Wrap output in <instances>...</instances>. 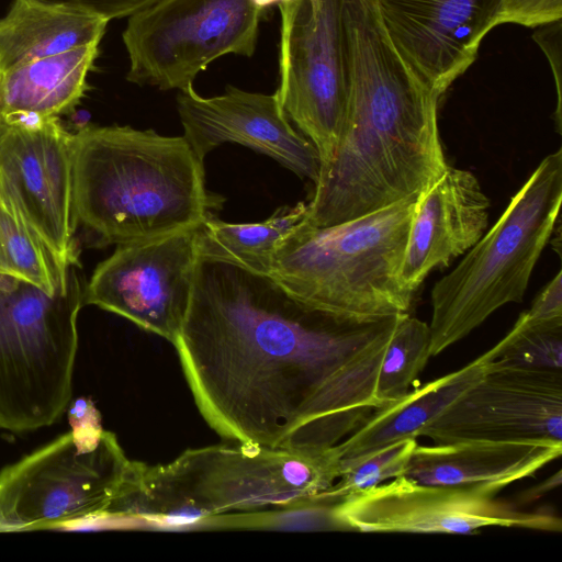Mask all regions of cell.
I'll return each mask as SVG.
<instances>
[{
	"mask_svg": "<svg viewBox=\"0 0 562 562\" xmlns=\"http://www.w3.org/2000/svg\"><path fill=\"white\" fill-rule=\"evenodd\" d=\"M279 47L280 105L329 161L347 105L344 0H283Z\"/></svg>",
	"mask_w": 562,
	"mask_h": 562,
	"instance_id": "10",
	"label": "cell"
},
{
	"mask_svg": "<svg viewBox=\"0 0 562 562\" xmlns=\"http://www.w3.org/2000/svg\"><path fill=\"white\" fill-rule=\"evenodd\" d=\"M347 105L303 221L331 226L420 194L447 168L439 97L384 32L372 0H344Z\"/></svg>",
	"mask_w": 562,
	"mask_h": 562,
	"instance_id": "2",
	"label": "cell"
},
{
	"mask_svg": "<svg viewBox=\"0 0 562 562\" xmlns=\"http://www.w3.org/2000/svg\"><path fill=\"white\" fill-rule=\"evenodd\" d=\"M420 194L331 226L299 222L279 241L269 276L319 308L360 321L407 314L415 293L401 281Z\"/></svg>",
	"mask_w": 562,
	"mask_h": 562,
	"instance_id": "5",
	"label": "cell"
},
{
	"mask_svg": "<svg viewBox=\"0 0 562 562\" xmlns=\"http://www.w3.org/2000/svg\"><path fill=\"white\" fill-rule=\"evenodd\" d=\"M393 47L439 98L476 59L502 0H372Z\"/></svg>",
	"mask_w": 562,
	"mask_h": 562,
	"instance_id": "15",
	"label": "cell"
},
{
	"mask_svg": "<svg viewBox=\"0 0 562 562\" xmlns=\"http://www.w3.org/2000/svg\"><path fill=\"white\" fill-rule=\"evenodd\" d=\"M397 316L346 317L307 303L269 274L199 254L173 346L217 435L305 451L329 381Z\"/></svg>",
	"mask_w": 562,
	"mask_h": 562,
	"instance_id": "1",
	"label": "cell"
},
{
	"mask_svg": "<svg viewBox=\"0 0 562 562\" xmlns=\"http://www.w3.org/2000/svg\"><path fill=\"white\" fill-rule=\"evenodd\" d=\"M177 110L183 137L202 160L221 144L237 143L273 158L314 184L319 177L317 149L293 127L276 92L228 86L222 94L202 97L191 87L179 91Z\"/></svg>",
	"mask_w": 562,
	"mask_h": 562,
	"instance_id": "16",
	"label": "cell"
},
{
	"mask_svg": "<svg viewBox=\"0 0 562 562\" xmlns=\"http://www.w3.org/2000/svg\"><path fill=\"white\" fill-rule=\"evenodd\" d=\"M110 21L71 0H12L0 18V71L100 44Z\"/></svg>",
	"mask_w": 562,
	"mask_h": 562,
	"instance_id": "20",
	"label": "cell"
},
{
	"mask_svg": "<svg viewBox=\"0 0 562 562\" xmlns=\"http://www.w3.org/2000/svg\"><path fill=\"white\" fill-rule=\"evenodd\" d=\"M265 10L254 0H156L127 19L122 33L126 80L184 91L226 55L250 57Z\"/></svg>",
	"mask_w": 562,
	"mask_h": 562,
	"instance_id": "9",
	"label": "cell"
},
{
	"mask_svg": "<svg viewBox=\"0 0 562 562\" xmlns=\"http://www.w3.org/2000/svg\"><path fill=\"white\" fill-rule=\"evenodd\" d=\"M540 29L533 34V38L541 46L543 52L551 53L549 56V60L551 63L552 69L555 71L554 77L557 80V91H558V106H557V124L558 127L561 126V97H560V70L554 65V54L552 53V48L554 43L561 38V21H557L547 25L539 26Z\"/></svg>",
	"mask_w": 562,
	"mask_h": 562,
	"instance_id": "30",
	"label": "cell"
},
{
	"mask_svg": "<svg viewBox=\"0 0 562 562\" xmlns=\"http://www.w3.org/2000/svg\"><path fill=\"white\" fill-rule=\"evenodd\" d=\"M306 209L303 201L283 205L257 223H228L212 213L199 227V254L268 274L277 245L305 217Z\"/></svg>",
	"mask_w": 562,
	"mask_h": 562,
	"instance_id": "23",
	"label": "cell"
},
{
	"mask_svg": "<svg viewBox=\"0 0 562 562\" xmlns=\"http://www.w3.org/2000/svg\"><path fill=\"white\" fill-rule=\"evenodd\" d=\"M337 446L296 451L238 442L188 449L166 464L139 462L105 520L202 527L210 518L316 496L339 476Z\"/></svg>",
	"mask_w": 562,
	"mask_h": 562,
	"instance_id": "4",
	"label": "cell"
},
{
	"mask_svg": "<svg viewBox=\"0 0 562 562\" xmlns=\"http://www.w3.org/2000/svg\"><path fill=\"white\" fill-rule=\"evenodd\" d=\"M44 238L0 175V273L55 293L67 286L71 269Z\"/></svg>",
	"mask_w": 562,
	"mask_h": 562,
	"instance_id": "22",
	"label": "cell"
},
{
	"mask_svg": "<svg viewBox=\"0 0 562 562\" xmlns=\"http://www.w3.org/2000/svg\"><path fill=\"white\" fill-rule=\"evenodd\" d=\"M494 348V360L503 364L562 370V318L535 319L524 312Z\"/></svg>",
	"mask_w": 562,
	"mask_h": 562,
	"instance_id": "26",
	"label": "cell"
},
{
	"mask_svg": "<svg viewBox=\"0 0 562 562\" xmlns=\"http://www.w3.org/2000/svg\"><path fill=\"white\" fill-rule=\"evenodd\" d=\"M434 443L533 441L562 445V370L492 360L485 372L427 424Z\"/></svg>",
	"mask_w": 562,
	"mask_h": 562,
	"instance_id": "13",
	"label": "cell"
},
{
	"mask_svg": "<svg viewBox=\"0 0 562 562\" xmlns=\"http://www.w3.org/2000/svg\"><path fill=\"white\" fill-rule=\"evenodd\" d=\"M338 504L318 494L263 510L216 516L202 527L349 531L337 515Z\"/></svg>",
	"mask_w": 562,
	"mask_h": 562,
	"instance_id": "25",
	"label": "cell"
},
{
	"mask_svg": "<svg viewBox=\"0 0 562 562\" xmlns=\"http://www.w3.org/2000/svg\"><path fill=\"white\" fill-rule=\"evenodd\" d=\"M561 484V471L559 470L553 476L549 477L544 482H542L539 486H535L529 491H526L524 494L522 501L529 502L532 499H537L546 493L552 491L554 487Z\"/></svg>",
	"mask_w": 562,
	"mask_h": 562,
	"instance_id": "32",
	"label": "cell"
},
{
	"mask_svg": "<svg viewBox=\"0 0 562 562\" xmlns=\"http://www.w3.org/2000/svg\"><path fill=\"white\" fill-rule=\"evenodd\" d=\"M495 357L493 347L461 369L412 390L391 405L375 409L337 445L340 458L359 456L401 439L419 437L423 427L477 381Z\"/></svg>",
	"mask_w": 562,
	"mask_h": 562,
	"instance_id": "21",
	"label": "cell"
},
{
	"mask_svg": "<svg viewBox=\"0 0 562 562\" xmlns=\"http://www.w3.org/2000/svg\"><path fill=\"white\" fill-rule=\"evenodd\" d=\"M525 313L535 319H561L562 318V272L557 274L546 284Z\"/></svg>",
	"mask_w": 562,
	"mask_h": 562,
	"instance_id": "29",
	"label": "cell"
},
{
	"mask_svg": "<svg viewBox=\"0 0 562 562\" xmlns=\"http://www.w3.org/2000/svg\"><path fill=\"white\" fill-rule=\"evenodd\" d=\"M430 357L428 324L409 313L400 315L378 372L375 398L379 408L400 401L411 392Z\"/></svg>",
	"mask_w": 562,
	"mask_h": 562,
	"instance_id": "24",
	"label": "cell"
},
{
	"mask_svg": "<svg viewBox=\"0 0 562 562\" xmlns=\"http://www.w3.org/2000/svg\"><path fill=\"white\" fill-rule=\"evenodd\" d=\"M562 203V149L546 156L492 228L431 290V355L467 337L495 311L521 303Z\"/></svg>",
	"mask_w": 562,
	"mask_h": 562,
	"instance_id": "6",
	"label": "cell"
},
{
	"mask_svg": "<svg viewBox=\"0 0 562 562\" xmlns=\"http://www.w3.org/2000/svg\"><path fill=\"white\" fill-rule=\"evenodd\" d=\"M100 417L93 404L87 400H77L69 409V423L72 428L100 426Z\"/></svg>",
	"mask_w": 562,
	"mask_h": 562,
	"instance_id": "31",
	"label": "cell"
},
{
	"mask_svg": "<svg viewBox=\"0 0 562 562\" xmlns=\"http://www.w3.org/2000/svg\"><path fill=\"white\" fill-rule=\"evenodd\" d=\"M562 18V0H502L497 25L515 23L539 27Z\"/></svg>",
	"mask_w": 562,
	"mask_h": 562,
	"instance_id": "28",
	"label": "cell"
},
{
	"mask_svg": "<svg viewBox=\"0 0 562 562\" xmlns=\"http://www.w3.org/2000/svg\"><path fill=\"white\" fill-rule=\"evenodd\" d=\"M349 531L472 535L488 527L561 532L552 510H520L487 492L432 485L401 475L351 495L337 505Z\"/></svg>",
	"mask_w": 562,
	"mask_h": 562,
	"instance_id": "11",
	"label": "cell"
},
{
	"mask_svg": "<svg viewBox=\"0 0 562 562\" xmlns=\"http://www.w3.org/2000/svg\"><path fill=\"white\" fill-rule=\"evenodd\" d=\"M80 263L65 289L49 293L0 273V420L21 432L55 423L70 402L85 305Z\"/></svg>",
	"mask_w": 562,
	"mask_h": 562,
	"instance_id": "7",
	"label": "cell"
},
{
	"mask_svg": "<svg viewBox=\"0 0 562 562\" xmlns=\"http://www.w3.org/2000/svg\"><path fill=\"white\" fill-rule=\"evenodd\" d=\"M417 445L416 438L401 439L367 453L340 458L337 481L321 494L341 502L404 475Z\"/></svg>",
	"mask_w": 562,
	"mask_h": 562,
	"instance_id": "27",
	"label": "cell"
},
{
	"mask_svg": "<svg viewBox=\"0 0 562 562\" xmlns=\"http://www.w3.org/2000/svg\"><path fill=\"white\" fill-rule=\"evenodd\" d=\"M488 209L476 177L448 165L418 198L401 268L403 285L416 293L430 271L474 246L487 228Z\"/></svg>",
	"mask_w": 562,
	"mask_h": 562,
	"instance_id": "17",
	"label": "cell"
},
{
	"mask_svg": "<svg viewBox=\"0 0 562 562\" xmlns=\"http://www.w3.org/2000/svg\"><path fill=\"white\" fill-rule=\"evenodd\" d=\"M199 227L117 245L86 283L85 305L117 314L173 345L191 296Z\"/></svg>",
	"mask_w": 562,
	"mask_h": 562,
	"instance_id": "12",
	"label": "cell"
},
{
	"mask_svg": "<svg viewBox=\"0 0 562 562\" xmlns=\"http://www.w3.org/2000/svg\"><path fill=\"white\" fill-rule=\"evenodd\" d=\"M71 136L60 119L0 122V175L59 257L78 263Z\"/></svg>",
	"mask_w": 562,
	"mask_h": 562,
	"instance_id": "14",
	"label": "cell"
},
{
	"mask_svg": "<svg viewBox=\"0 0 562 562\" xmlns=\"http://www.w3.org/2000/svg\"><path fill=\"white\" fill-rule=\"evenodd\" d=\"M136 462L101 425L72 428L0 471V532L102 520Z\"/></svg>",
	"mask_w": 562,
	"mask_h": 562,
	"instance_id": "8",
	"label": "cell"
},
{
	"mask_svg": "<svg viewBox=\"0 0 562 562\" xmlns=\"http://www.w3.org/2000/svg\"><path fill=\"white\" fill-rule=\"evenodd\" d=\"M561 453L562 445L533 441L417 445L404 475L419 483L472 487L496 495L532 476Z\"/></svg>",
	"mask_w": 562,
	"mask_h": 562,
	"instance_id": "18",
	"label": "cell"
},
{
	"mask_svg": "<svg viewBox=\"0 0 562 562\" xmlns=\"http://www.w3.org/2000/svg\"><path fill=\"white\" fill-rule=\"evenodd\" d=\"M281 1L283 0H254V2L262 10H266L268 7Z\"/></svg>",
	"mask_w": 562,
	"mask_h": 562,
	"instance_id": "33",
	"label": "cell"
},
{
	"mask_svg": "<svg viewBox=\"0 0 562 562\" xmlns=\"http://www.w3.org/2000/svg\"><path fill=\"white\" fill-rule=\"evenodd\" d=\"M71 139L78 225L101 246L195 228L223 206L225 199L206 189L204 160L183 135L86 125Z\"/></svg>",
	"mask_w": 562,
	"mask_h": 562,
	"instance_id": "3",
	"label": "cell"
},
{
	"mask_svg": "<svg viewBox=\"0 0 562 562\" xmlns=\"http://www.w3.org/2000/svg\"><path fill=\"white\" fill-rule=\"evenodd\" d=\"M99 44L32 59L0 71V122L59 119L80 103L89 89Z\"/></svg>",
	"mask_w": 562,
	"mask_h": 562,
	"instance_id": "19",
	"label": "cell"
},
{
	"mask_svg": "<svg viewBox=\"0 0 562 562\" xmlns=\"http://www.w3.org/2000/svg\"><path fill=\"white\" fill-rule=\"evenodd\" d=\"M0 428H2L1 420H0Z\"/></svg>",
	"mask_w": 562,
	"mask_h": 562,
	"instance_id": "34",
	"label": "cell"
}]
</instances>
